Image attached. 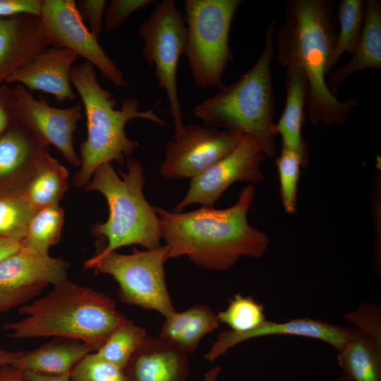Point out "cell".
Returning a JSON list of instances; mask_svg holds the SVG:
<instances>
[{
	"label": "cell",
	"mask_w": 381,
	"mask_h": 381,
	"mask_svg": "<svg viewBox=\"0 0 381 381\" xmlns=\"http://www.w3.org/2000/svg\"><path fill=\"white\" fill-rule=\"evenodd\" d=\"M255 197V187L249 184L240 190L235 204L226 209L202 207L177 213L155 206L169 258L185 255L193 264L213 271L228 270L241 257L262 258L270 239L248 222Z\"/></svg>",
	"instance_id": "1"
},
{
	"label": "cell",
	"mask_w": 381,
	"mask_h": 381,
	"mask_svg": "<svg viewBox=\"0 0 381 381\" xmlns=\"http://www.w3.org/2000/svg\"><path fill=\"white\" fill-rule=\"evenodd\" d=\"M334 8L332 0H289L284 20L274 34L276 61L285 68H299L306 76V107L313 124H342L358 104L353 97L340 101L327 87L328 64L338 35Z\"/></svg>",
	"instance_id": "2"
},
{
	"label": "cell",
	"mask_w": 381,
	"mask_h": 381,
	"mask_svg": "<svg viewBox=\"0 0 381 381\" xmlns=\"http://www.w3.org/2000/svg\"><path fill=\"white\" fill-rule=\"evenodd\" d=\"M18 313L25 317L4 329L13 339L67 337L85 342L96 352L128 318L105 294L67 279Z\"/></svg>",
	"instance_id": "3"
},
{
	"label": "cell",
	"mask_w": 381,
	"mask_h": 381,
	"mask_svg": "<svg viewBox=\"0 0 381 381\" xmlns=\"http://www.w3.org/2000/svg\"><path fill=\"white\" fill-rule=\"evenodd\" d=\"M70 80L81 98L87 118V139L80 150L81 167L73 178L74 186L82 188L90 183L100 165L116 160L124 166L125 157L135 152L138 143L124 130L129 120L143 119L161 126H165V121L155 113L157 105L138 111L139 101L135 97L124 99L120 109H114V94L100 85L95 67L87 61L72 67Z\"/></svg>",
	"instance_id": "4"
},
{
	"label": "cell",
	"mask_w": 381,
	"mask_h": 381,
	"mask_svg": "<svg viewBox=\"0 0 381 381\" xmlns=\"http://www.w3.org/2000/svg\"><path fill=\"white\" fill-rule=\"evenodd\" d=\"M274 30L273 20L265 31L264 49L250 69L234 83L220 86L215 95L192 109L207 126L250 135L269 158L276 155L272 131L275 98L270 68Z\"/></svg>",
	"instance_id": "5"
},
{
	"label": "cell",
	"mask_w": 381,
	"mask_h": 381,
	"mask_svg": "<svg viewBox=\"0 0 381 381\" xmlns=\"http://www.w3.org/2000/svg\"><path fill=\"white\" fill-rule=\"evenodd\" d=\"M127 172L119 171L120 178L111 163L100 165L85 191L97 190L105 198L109 214L107 220L91 227L92 236L104 237L107 244L97 254L103 255L126 246L140 245L146 249L160 246L161 222L145 199L143 168L139 160L129 157L126 160Z\"/></svg>",
	"instance_id": "6"
},
{
	"label": "cell",
	"mask_w": 381,
	"mask_h": 381,
	"mask_svg": "<svg viewBox=\"0 0 381 381\" xmlns=\"http://www.w3.org/2000/svg\"><path fill=\"white\" fill-rule=\"evenodd\" d=\"M242 0H185L186 55L194 83L200 88L222 86L228 64L232 20Z\"/></svg>",
	"instance_id": "7"
},
{
	"label": "cell",
	"mask_w": 381,
	"mask_h": 381,
	"mask_svg": "<svg viewBox=\"0 0 381 381\" xmlns=\"http://www.w3.org/2000/svg\"><path fill=\"white\" fill-rule=\"evenodd\" d=\"M169 259L166 245L145 250L133 248L128 255L116 251L95 255L84 262L83 269L112 276L122 302L156 310L167 318L176 312L165 282L164 265Z\"/></svg>",
	"instance_id": "8"
},
{
	"label": "cell",
	"mask_w": 381,
	"mask_h": 381,
	"mask_svg": "<svg viewBox=\"0 0 381 381\" xmlns=\"http://www.w3.org/2000/svg\"><path fill=\"white\" fill-rule=\"evenodd\" d=\"M143 55L155 73L160 89L164 90L174 125V135L184 128L178 95L176 72L186 42L183 10L174 0L155 1L154 10L140 25Z\"/></svg>",
	"instance_id": "9"
},
{
	"label": "cell",
	"mask_w": 381,
	"mask_h": 381,
	"mask_svg": "<svg viewBox=\"0 0 381 381\" xmlns=\"http://www.w3.org/2000/svg\"><path fill=\"white\" fill-rule=\"evenodd\" d=\"M40 18L51 47L73 52L115 85L127 86L121 70L85 25L75 1L42 0Z\"/></svg>",
	"instance_id": "10"
},
{
	"label": "cell",
	"mask_w": 381,
	"mask_h": 381,
	"mask_svg": "<svg viewBox=\"0 0 381 381\" xmlns=\"http://www.w3.org/2000/svg\"><path fill=\"white\" fill-rule=\"evenodd\" d=\"M242 135L205 125L185 126L167 143L159 173L167 179H193L231 153Z\"/></svg>",
	"instance_id": "11"
},
{
	"label": "cell",
	"mask_w": 381,
	"mask_h": 381,
	"mask_svg": "<svg viewBox=\"0 0 381 381\" xmlns=\"http://www.w3.org/2000/svg\"><path fill=\"white\" fill-rule=\"evenodd\" d=\"M265 156L253 137L243 135L231 153L191 179L183 199L172 212H182L186 206L193 203L213 207L234 182L243 181L252 185L264 181L265 178L260 167Z\"/></svg>",
	"instance_id": "12"
},
{
	"label": "cell",
	"mask_w": 381,
	"mask_h": 381,
	"mask_svg": "<svg viewBox=\"0 0 381 381\" xmlns=\"http://www.w3.org/2000/svg\"><path fill=\"white\" fill-rule=\"evenodd\" d=\"M16 121L35 133L47 145H54L74 167L81 160L73 147V134L83 118L79 104L68 108L53 107L40 96L35 99L22 85L13 88Z\"/></svg>",
	"instance_id": "13"
},
{
	"label": "cell",
	"mask_w": 381,
	"mask_h": 381,
	"mask_svg": "<svg viewBox=\"0 0 381 381\" xmlns=\"http://www.w3.org/2000/svg\"><path fill=\"white\" fill-rule=\"evenodd\" d=\"M359 332L360 330L356 327H344L308 318L292 319L285 322L266 320L248 332H221L205 353V358L207 361L213 362L240 342L270 335H294L315 339L329 344L339 351Z\"/></svg>",
	"instance_id": "14"
},
{
	"label": "cell",
	"mask_w": 381,
	"mask_h": 381,
	"mask_svg": "<svg viewBox=\"0 0 381 381\" xmlns=\"http://www.w3.org/2000/svg\"><path fill=\"white\" fill-rule=\"evenodd\" d=\"M79 56L64 48L48 47L32 56L12 73L5 83H18L32 90L51 94L62 103L75 98L71 71Z\"/></svg>",
	"instance_id": "15"
},
{
	"label": "cell",
	"mask_w": 381,
	"mask_h": 381,
	"mask_svg": "<svg viewBox=\"0 0 381 381\" xmlns=\"http://www.w3.org/2000/svg\"><path fill=\"white\" fill-rule=\"evenodd\" d=\"M188 353L174 342L147 335L123 372L126 381H186Z\"/></svg>",
	"instance_id": "16"
},
{
	"label": "cell",
	"mask_w": 381,
	"mask_h": 381,
	"mask_svg": "<svg viewBox=\"0 0 381 381\" xmlns=\"http://www.w3.org/2000/svg\"><path fill=\"white\" fill-rule=\"evenodd\" d=\"M49 46L40 16L22 13L0 17V85Z\"/></svg>",
	"instance_id": "17"
},
{
	"label": "cell",
	"mask_w": 381,
	"mask_h": 381,
	"mask_svg": "<svg viewBox=\"0 0 381 381\" xmlns=\"http://www.w3.org/2000/svg\"><path fill=\"white\" fill-rule=\"evenodd\" d=\"M49 150L18 121L0 135V192L23 190L40 156Z\"/></svg>",
	"instance_id": "18"
},
{
	"label": "cell",
	"mask_w": 381,
	"mask_h": 381,
	"mask_svg": "<svg viewBox=\"0 0 381 381\" xmlns=\"http://www.w3.org/2000/svg\"><path fill=\"white\" fill-rule=\"evenodd\" d=\"M69 263L61 258L21 247L0 263V291L45 288L68 279Z\"/></svg>",
	"instance_id": "19"
},
{
	"label": "cell",
	"mask_w": 381,
	"mask_h": 381,
	"mask_svg": "<svg viewBox=\"0 0 381 381\" xmlns=\"http://www.w3.org/2000/svg\"><path fill=\"white\" fill-rule=\"evenodd\" d=\"M286 102L284 111L277 123H274L272 131L274 135L279 134L282 148L296 152L301 157L303 167L308 165V147L307 142L301 135L304 121L305 107L309 95V85L303 71L296 67L285 68Z\"/></svg>",
	"instance_id": "20"
},
{
	"label": "cell",
	"mask_w": 381,
	"mask_h": 381,
	"mask_svg": "<svg viewBox=\"0 0 381 381\" xmlns=\"http://www.w3.org/2000/svg\"><path fill=\"white\" fill-rule=\"evenodd\" d=\"M345 65L331 71L326 80L329 92L336 95L343 81L350 75L368 68H381V1H365L362 32L352 54Z\"/></svg>",
	"instance_id": "21"
},
{
	"label": "cell",
	"mask_w": 381,
	"mask_h": 381,
	"mask_svg": "<svg viewBox=\"0 0 381 381\" xmlns=\"http://www.w3.org/2000/svg\"><path fill=\"white\" fill-rule=\"evenodd\" d=\"M92 352L89 345L80 339L54 337L35 350L25 351L9 365L40 374H70L87 354Z\"/></svg>",
	"instance_id": "22"
},
{
	"label": "cell",
	"mask_w": 381,
	"mask_h": 381,
	"mask_svg": "<svg viewBox=\"0 0 381 381\" xmlns=\"http://www.w3.org/2000/svg\"><path fill=\"white\" fill-rule=\"evenodd\" d=\"M68 172L49 150L37 160L33 172L23 191L31 205L37 210L59 205L68 188Z\"/></svg>",
	"instance_id": "23"
},
{
	"label": "cell",
	"mask_w": 381,
	"mask_h": 381,
	"mask_svg": "<svg viewBox=\"0 0 381 381\" xmlns=\"http://www.w3.org/2000/svg\"><path fill=\"white\" fill-rule=\"evenodd\" d=\"M337 359L342 375L350 381H381V343L361 330Z\"/></svg>",
	"instance_id": "24"
},
{
	"label": "cell",
	"mask_w": 381,
	"mask_h": 381,
	"mask_svg": "<svg viewBox=\"0 0 381 381\" xmlns=\"http://www.w3.org/2000/svg\"><path fill=\"white\" fill-rule=\"evenodd\" d=\"M64 222V212L59 205L38 210L20 242V246L49 254V248L60 241Z\"/></svg>",
	"instance_id": "25"
},
{
	"label": "cell",
	"mask_w": 381,
	"mask_h": 381,
	"mask_svg": "<svg viewBox=\"0 0 381 381\" xmlns=\"http://www.w3.org/2000/svg\"><path fill=\"white\" fill-rule=\"evenodd\" d=\"M37 211L23 190L0 192V236L20 242Z\"/></svg>",
	"instance_id": "26"
},
{
	"label": "cell",
	"mask_w": 381,
	"mask_h": 381,
	"mask_svg": "<svg viewBox=\"0 0 381 381\" xmlns=\"http://www.w3.org/2000/svg\"><path fill=\"white\" fill-rule=\"evenodd\" d=\"M365 1L341 0L337 19L339 22L337 42L329 64V73L344 52L353 54L360 39L364 20Z\"/></svg>",
	"instance_id": "27"
},
{
	"label": "cell",
	"mask_w": 381,
	"mask_h": 381,
	"mask_svg": "<svg viewBox=\"0 0 381 381\" xmlns=\"http://www.w3.org/2000/svg\"><path fill=\"white\" fill-rule=\"evenodd\" d=\"M147 335L144 328L127 319L111 333L95 353L104 360L123 369Z\"/></svg>",
	"instance_id": "28"
},
{
	"label": "cell",
	"mask_w": 381,
	"mask_h": 381,
	"mask_svg": "<svg viewBox=\"0 0 381 381\" xmlns=\"http://www.w3.org/2000/svg\"><path fill=\"white\" fill-rule=\"evenodd\" d=\"M217 316L219 322L227 325L236 332L250 331L267 320L264 306L253 297L240 293L234 294L229 300L227 308Z\"/></svg>",
	"instance_id": "29"
},
{
	"label": "cell",
	"mask_w": 381,
	"mask_h": 381,
	"mask_svg": "<svg viewBox=\"0 0 381 381\" xmlns=\"http://www.w3.org/2000/svg\"><path fill=\"white\" fill-rule=\"evenodd\" d=\"M275 164L279 172L283 207L286 213L292 214L296 210L297 189L300 169L303 167L302 159L296 152L282 148L279 155L276 158Z\"/></svg>",
	"instance_id": "30"
},
{
	"label": "cell",
	"mask_w": 381,
	"mask_h": 381,
	"mask_svg": "<svg viewBox=\"0 0 381 381\" xmlns=\"http://www.w3.org/2000/svg\"><path fill=\"white\" fill-rule=\"evenodd\" d=\"M193 314L183 332L175 341L186 353L193 354L200 341L207 334L219 327L217 315L207 306H192Z\"/></svg>",
	"instance_id": "31"
},
{
	"label": "cell",
	"mask_w": 381,
	"mask_h": 381,
	"mask_svg": "<svg viewBox=\"0 0 381 381\" xmlns=\"http://www.w3.org/2000/svg\"><path fill=\"white\" fill-rule=\"evenodd\" d=\"M73 381H126L123 369L104 360L95 352L87 354L72 370Z\"/></svg>",
	"instance_id": "32"
},
{
	"label": "cell",
	"mask_w": 381,
	"mask_h": 381,
	"mask_svg": "<svg viewBox=\"0 0 381 381\" xmlns=\"http://www.w3.org/2000/svg\"><path fill=\"white\" fill-rule=\"evenodd\" d=\"M344 318L363 333L381 343V309L378 303H363Z\"/></svg>",
	"instance_id": "33"
},
{
	"label": "cell",
	"mask_w": 381,
	"mask_h": 381,
	"mask_svg": "<svg viewBox=\"0 0 381 381\" xmlns=\"http://www.w3.org/2000/svg\"><path fill=\"white\" fill-rule=\"evenodd\" d=\"M155 2L152 0H111L108 3L103 28L107 32L118 29L136 11Z\"/></svg>",
	"instance_id": "34"
},
{
	"label": "cell",
	"mask_w": 381,
	"mask_h": 381,
	"mask_svg": "<svg viewBox=\"0 0 381 381\" xmlns=\"http://www.w3.org/2000/svg\"><path fill=\"white\" fill-rule=\"evenodd\" d=\"M78 9L85 18L89 30L99 40L104 25V18L107 3L104 0H80L76 2Z\"/></svg>",
	"instance_id": "35"
},
{
	"label": "cell",
	"mask_w": 381,
	"mask_h": 381,
	"mask_svg": "<svg viewBox=\"0 0 381 381\" xmlns=\"http://www.w3.org/2000/svg\"><path fill=\"white\" fill-rule=\"evenodd\" d=\"M42 0H0V17L22 13L40 16Z\"/></svg>",
	"instance_id": "36"
},
{
	"label": "cell",
	"mask_w": 381,
	"mask_h": 381,
	"mask_svg": "<svg viewBox=\"0 0 381 381\" xmlns=\"http://www.w3.org/2000/svg\"><path fill=\"white\" fill-rule=\"evenodd\" d=\"M42 287H31L13 291H0V313L26 304L40 294Z\"/></svg>",
	"instance_id": "37"
},
{
	"label": "cell",
	"mask_w": 381,
	"mask_h": 381,
	"mask_svg": "<svg viewBox=\"0 0 381 381\" xmlns=\"http://www.w3.org/2000/svg\"><path fill=\"white\" fill-rule=\"evenodd\" d=\"M16 121L13 88L0 85V135Z\"/></svg>",
	"instance_id": "38"
},
{
	"label": "cell",
	"mask_w": 381,
	"mask_h": 381,
	"mask_svg": "<svg viewBox=\"0 0 381 381\" xmlns=\"http://www.w3.org/2000/svg\"><path fill=\"white\" fill-rule=\"evenodd\" d=\"M373 194V220L375 225V256L377 264L378 257V221L380 222V179H376Z\"/></svg>",
	"instance_id": "39"
},
{
	"label": "cell",
	"mask_w": 381,
	"mask_h": 381,
	"mask_svg": "<svg viewBox=\"0 0 381 381\" xmlns=\"http://www.w3.org/2000/svg\"><path fill=\"white\" fill-rule=\"evenodd\" d=\"M23 381H73L70 374L46 375L23 370Z\"/></svg>",
	"instance_id": "40"
},
{
	"label": "cell",
	"mask_w": 381,
	"mask_h": 381,
	"mask_svg": "<svg viewBox=\"0 0 381 381\" xmlns=\"http://www.w3.org/2000/svg\"><path fill=\"white\" fill-rule=\"evenodd\" d=\"M20 248V242L0 236V263L16 253Z\"/></svg>",
	"instance_id": "41"
},
{
	"label": "cell",
	"mask_w": 381,
	"mask_h": 381,
	"mask_svg": "<svg viewBox=\"0 0 381 381\" xmlns=\"http://www.w3.org/2000/svg\"><path fill=\"white\" fill-rule=\"evenodd\" d=\"M23 370L9 365L0 369V381H23Z\"/></svg>",
	"instance_id": "42"
},
{
	"label": "cell",
	"mask_w": 381,
	"mask_h": 381,
	"mask_svg": "<svg viewBox=\"0 0 381 381\" xmlns=\"http://www.w3.org/2000/svg\"><path fill=\"white\" fill-rule=\"evenodd\" d=\"M25 351H12L0 349V369L5 365H10L12 362L21 356Z\"/></svg>",
	"instance_id": "43"
},
{
	"label": "cell",
	"mask_w": 381,
	"mask_h": 381,
	"mask_svg": "<svg viewBox=\"0 0 381 381\" xmlns=\"http://www.w3.org/2000/svg\"><path fill=\"white\" fill-rule=\"evenodd\" d=\"M222 370V367L215 366L210 368L204 374L202 381H217Z\"/></svg>",
	"instance_id": "44"
},
{
	"label": "cell",
	"mask_w": 381,
	"mask_h": 381,
	"mask_svg": "<svg viewBox=\"0 0 381 381\" xmlns=\"http://www.w3.org/2000/svg\"><path fill=\"white\" fill-rule=\"evenodd\" d=\"M334 381H350V380L346 378L344 376L341 375V377H339V378H337L336 380H334Z\"/></svg>",
	"instance_id": "45"
}]
</instances>
